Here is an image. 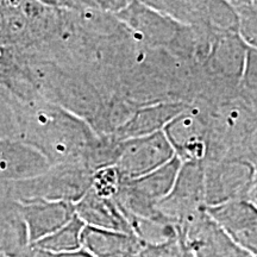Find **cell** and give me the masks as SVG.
Segmentation results:
<instances>
[{
	"instance_id": "1",
	"label": "cell",
	"mask_w": 257,
	"mask_h": 257,
	"mask_svg": "<svg viewBox=\"0 0 257 257\" xmlns=\"http://www.w3.org/2000/svg\"><path fill=\"white\" fill-rule=\"evenodd\" d=\"M12 101L18 125L17 141L37 150L51 166H86L96 134L85 120L42 98L29 102L12 98Z\"/></svg>"
},
{
	"instance_id": "2",
	"label": "cell",
	"mask_w": 257,
	"mask_h": 257,
	"mask_svg": "<svg viewBox=\"0 0 257 257\" xmlns=\"http://www.w3.org/2000/svg\"><path fill=\"white\" fill-rule=\"evenodd\" d=\"M92 175L82 163H63L51 166L36 178L0 185L6 198L18 204L40 200L76 204L91 189Z\"/></svg>"
},
{
	"instance_id": "3",
	"label": "cell",
	"mask_w": 257,
	"mask_h": 257,
	"mask_svg": "<svg viewBox=\"0 0 257 257\" xmlns=\"http://www.w3.org/2000/svg\"><path fill=\"white\" fill-rule=\"evenodd\" d=\"M182 162L178 157L161 168L137 179L121 180L113 198L126 218H157V205L165 199L174 186Z\"/></svg>"
},
{
	"instance_id": "4",
	"label": "cell",
	"mask_w": 257,
	"mask_h": 257,
	"mask_svg": "<svg viewBox=\"0 0 257 257\" xmlns=\"http://www.w3.org/2000/svg\"><path fill=\"white\" fill-rule=\"evenodd\" d=\"M205 208L225 202L249 200L255 166L240 157L204 162Z\"/></svg>"
},
{
	"instance_id": "5",
	"label": "cell",
	"mask_w": 257,
	"mask_h": 257,
	"mask_svg": "<svg viewBox=\"0 0 257 257\" xmlns=\"http://www.w3.org/2000/svg\"><path fill=\"white\" fill-rule=\"evenodd\" d=\"M205 208L204 162H184L169 194L157 205L160 216L179 229Z\"/></svg>"
},
{
	"instance_id": "6",
	"label": "cell",
	"mask_w": 257,
	"mask_h": 257,
	"mask_svg": "<svg viewBox=\"0 0 257 257\" xmlns=\"http://www.w3.org/2000/svg\"><path fill=\"white\" fill-rule=\"evenodd\" d=\"M179 231L192 257H252L224 232L205 208L189 218Z\"/></svg>"
},
{
	"instance_id": "7",
	"label": "cell",
	"mask_w": 257,
	"mask_h": 257,
	"mask_svg": "<svg viewBox=\"0 0 257 257\" xmlns=\"http://www.w3.org/2000/svg\"><path fill=\"white\" fill-rule=\"evenodd\" d=\"M115 16L135 40L147 48L167 49L182 27L146 2H128Z\"/></svg>"
},
{
	"instance_id": "8",
	"label": "cell",
	"mask_w": 257,
	"mask_h": 257,
	"mask_svg": "<svg viewBox=\"0 0 257 257\" xmlns=\"http://www.w3.org/2000/svg\"><path fill=\"white\" fill-rule=\"evenodd\" d=\"M174 157V149L163 131H160L149 136L123 141L115 168L121 180L137 179L161 168Z\"/></svg>"
},
{
	"instance_id": "9",
	"label": "cell",
	"mask_w": 257,
	"mask_h": 257,
	"mask_svg": "<svg viewBox=\"0 0 257 257\" xmlns=\"http://www.w3.org/2000/svg\"><path fill=\"white\" fill-rule=\"evenodd\" d=\"M163 134L184 162H204L207 153L208 120L200 106L192 104L163 128Z\"/></svg>"
},
{
	"instance_id": "10",
	"label": "cell",
	"mask_w": 257,
	"mask_h": 257,
	"mask_svg": "<svg viewBox=\"0 0 257 257\" xmlns=\"http://www.w3.org/2000/svg\"><path fill=\"white\" fill-rule=\"evenodd\" d=\"M205 210L237 245L257 255V207L252 202L236 200Z\"/></svg>"
},
{
	"instance_id": "11",
	"label": "cell",
	"mask_w": 257,
	"mask_h": 257,
	"mask_svg": "<svg viewBox=\"0 0 257 257\" xmlns=\"http://www.w3.org/2000/svg\"><path fill=\"white\" fill-rule=\"evenodd\" d=\"M50 167L46 157L21 141H0V182L36 178L46 173Z\"/></svg>"
},
{
	"instance_id": "12",
	"label": "cell",
	"mask_w": 257,
	"mask_h": 257,
	"mask_svg": "<svg viewBox=\"0 0 257 257\" xmlns=\"http://www.w3.org/2000/svg\"><path fill=\"white\" fill-rule=\"evenodd\" d=\"M18 205L27 224L30 244L56 232L75 217L74 204L66 201L40 200Z\"/></svg>"
},
{
	"instance_id": "13",
	"label": "cell",
	"mask_w": 257,
	"mask_h": 257,
	"mask_svg": "<svg viewBox=\"0 0 257 257\" xmlns=\"http://www.w3.org/2000/svg\"><path fill=\"white\" fill-rule=\"evenodd\" d=\"M191 105L182 101H167L143 106L137 108L126 123L113 135L118 140L126 141L160 133Z\"/></svg>"
},
{
	"instance_id": "14",
	"label": "cell",
	"mask_w": 257,
	"mask_h": 257,
	"mask_svg": "<svg viewBox=\"0 0 257 257\" xmlns=\"http://www.w3.org/2000/svg\"><path fill=\"white\" fill-rule=\"evenodd\" d=\"M75 214L86 226L133 233L130 224L113 199L102 198L92 189L74 204Z\"/></svg>"
},
{
	"instance_id": "15",
	"label": "cell",
	"mask_w": 257,
	"mask_h": 257,
	"mask_svg": "<svg viewBox=\"0 0 257 257\" xmlns=\"http://www.w3.org/2000/svg\"><path fill=\"white\" fill-rule=\"evenodd\" d=\"M144 244L134 233L85 226L81 248L94 257H137Z\"/></svg>"
},
{
	"instance_id": "16",
	"label": "cell",
	"mask_w": 257,
	"mask_h": 257,
	"mask_svg": "<svg viewBox=\"0 0 257 257\" xmlns=\"http://www.w3.org/2000/svg\"><path fill=\"white\" fill-rule=\"evenodd\" d=\"M29 245L28 227L18 202L6 200L0 207V256L21 257Z\"/></svg>"
},
{
	"instance_id": "17",
	"label": "cell",
	"mask_w": 257,
	"mask_h": 257,
	"mask_svg": "<svg viewBox=\"0 0 257 257\" xmlns=\"http://www.w3.org/2000/svg\"><path fill=\"white\" fill-rule=\"evenodd\" d=\"M133 233L144 245L168 248L180 237L179 227L165 218H128Z\"/></svg>"
},
{
	"instance_id": "18",
	"label": "cell",
	"mask_w": 257,
	"mask_h": 257,
	"mask_svg": "<svg viewBox=\"0 0 257 257\" xmlns=\"http://www.w3.org/2000/svg\"><path fill=\"white\" fill-rule=\"evenodd\" d=\"M182 27L208 29V2H146Z\"/></svg>"
},
{
	"instance_id": "19",
	"label": "cell",
	"mask_w": 257,
	"mask_h": 257,
	"mask_svg": "<svg viewBox=\"0 0 257 257\" xmlns=\"http://www.w3.org/2000/svg\"><path fill=\"white\" fill-rule=\"evenodd\" d=\"M86 225L78 217L73 218L56 232L49 234L46 238L31 244L47 251L54 253H67L81 249V233Z\"/></svg>"
},
{
	"instance_id": "20",
	"label": "cell",
	"mask_w": 257,
	"mask_h": 257,
	"mask_svg": "<svg viewBox=\"0 0 257 257\" xmlns=\"http://www.w3.org/2000/svg\"><path fill=\"white\" fill-rule=\"evenodd\" d=\"M208 29L213 34H239V19L230 2H208Z\"/></svg>"
},
{
	"instance_id": "21",
	"label": "cell",
	"mask_w": 257,
	"mask_h": 257,
	"mask_svg": "<svg viewBox=\"0 0 257 257\" xmlns=\"http://www.w3.org/2000/svg\"><path fill=\"white\" fill-rule=\"evenodd\" d=\"M121 176L114 167L95 170L92 175L91 189L99 197L113 199L119 189Z\"/></svg>"
},
{
	"instance_id": "22",
	"label": "cell",
	"mask_w": 257,
	"mask_h": 257,
	"mask_svg": "<svg viewBox=\"0 0 257 257\" xmlns=\"http://www.w3.org/2000/svg\"><path fill=\"white\" fill-rule=\"evenodd\" d=\"M18 125L12 96L0 88V141L17 140Z\"/></svg>"
},
{
	"instance_id": "23",
	"label": "cell",
	"mask_w": 257,
	"mask_h": 257,
	"mask_svg": "<svg viewBox=\"0 0 257 257\" xmlns=\"http://www.w3.org/2000/svg\"><path fill=\"white\" fill-rule=\"evenodd\" d=\"M167 257H192V255L185 246V244L181 240V238L179 237V239L169 246L168 252H167Z\"/></svg>"
},
{
	"instance_id": "24",
	"label": "cell",
	"mask_w": 257,
	"mask_h": 257,
	"mask_svg": "<svg viewBox=\"0 0 257 257\" xmlns=\"http://www.w3.org/2000/svg\"><path fill=\"white\" fill-rule=\"evenodd\" d=\"M21 257H61V256L59 253L47 251V250L37 248V246L31 245L30 244Z\"/></svg>"
},
{
	"instance_id": "25",
	"label": "cell",
	"mask_w": 257,
	"mask_h": 257,
	"mask_svg": "<svg viewBox=\"0 0 257 257\" xmlns=\"http://www.w3.org/2000/svg\"><path fill=\"white\" fill-rule=\"evenodd\" d=\"M253 166H255V175H253L252 187H251V191H250L249 201L252 202V204L257 207V165H253Z\"/></svg>"
},
{
	"instance_id": "26",
	"label": "cell",
	"mask_w": 257,
	"mask_h": 257,
	"mask_svg": "<svg viewBox=\"0 0 257 257\" xmlns=\"http://www.w3.org/2000/svg\"><path fill=\"white\" fill-rule=\"evenodd\" d=\"M61 257H94L91 253L86 251V250H83L82 248L80 250H76V251H73V252H67V253H61L60 255Z\"/></svg>"
},
{
	"instance_id": "27",
	"label": "cell",
	"mask_w": 257,
	"mask_h": 257,
	"mask_svg": "<svg viewBox=\"0 0 257 257\" xmlns=\"http://www.w3.org/2000/svg\"><path fill=\"white\" fill-rule=\"evenodd\" d=\"M6 200H10V199L6 198V195H5L4 191H3L2 186H0V207H2V205L4 204V202H5Z\"/></svg>"
},
{
	"instance_id": "28",
	"label": "cell",
	"mask_w": 257,
	"mask_h": 257,
	"mask_svg": "<svg viewBox=\"0 0 257 257\" xmlns=\"http://www.w3.org/2000/svg\"><path fill=\"white\" fill-rule=\"evenodd\" d=\"M252 257H257V255H255V256H252Z\"/></svg>"
},
{
	"instance_id": "29",
	"label": "cell",
	"mask_w": 257,
	"mask_h": 257,
	"mask_svg": "<svg viewBox=\"0 0 257 257\" xmlns=\"http://www.w3.org/2000/svg\"><path fill=\"white\" fill-rule=\"evenodd\" d=\"M0 257H6V256H0Z\"/></svg>"
},
{
	"instance_id": "30",
	"label": "cell",
	"mask_w": 257,
	"mask_h": 257,
	"mask_svg": "<svg viewBox=\"0 0 257 257\" xmlns=\"http://www.w3.org/2000/svg\"><path fill=\"white\" fill-rule=\"evenodd\" d=\"M255 4H256V5H257V2H255Z\"/></svg>"
},
{
	"instance_id": "31",
	"label": "cell",
	"mask_w": 257,
	"mask_h": 257,
	"mask_svg": "<svg viewBox=\"0 0 257 257\" xmlns=\"http://www.w3.org/2000/svg\"><path fill=\"white\" fill-rule=\"evenodd\" d=\"M166 257H167V256H166Z\"/></svg>"
}]
</instances>
